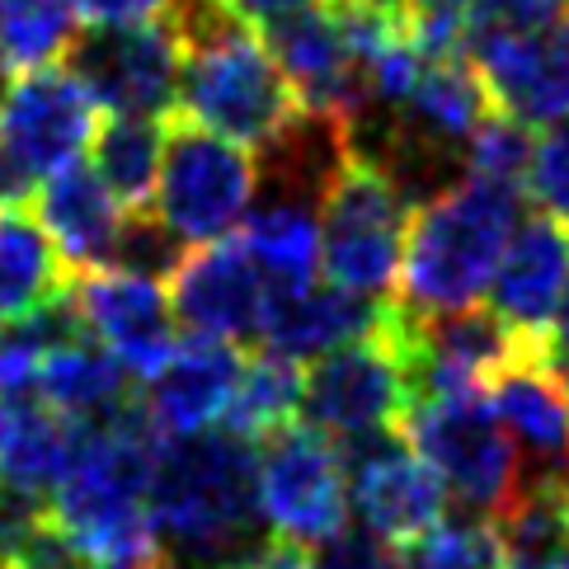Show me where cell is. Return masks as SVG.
Masks as SVG:
<instances>
[{"label": "cell", "mask_w": 569, "mask_h": 569, "mask_svg": "<svg viewBox=\"0 0 569 569\" xmlns=\"http://www.w3.org/2000/svg\"><path fill=\"white\" fill-rule=\"evenodd\" d=\"M269 527L254 490V442L231 429L160 438L151 471V551L160 569H246Z\"/></svg>", "instance_id": "obj_1"}, {"label": "cell", "mask_w": 569, "mask_h": 569, "mask_svg": "<svg viewBox=\"0 0 569 569\" xmlns=\"http://www.w3.org/2000/svg\"><path fill=\"white\" fill-rule=\"evenodd\" d=\"M170 19L184 38V71H179L184 123L269 156L307 113L263 33L240 24L217 0H179Z\"/></svg>", "instance_id": "obj_2"}, {"label": "cell", "mask_w": 569, "mask_h": 569, "mask_svg": "<svg viewBox=\"0 0 569 569\" xmlns=\"http://www.w3.org/2000/svg\"><path fill=\"white\" fill-rule=\"evenodd\" d=\"M522 221V189L480 174H457L423 198L405 236L396 307L415 320L476 311Z\"/></svg>", "instance_id": "obj_3"}, {"label": "cell", "mask_w": 569, "mask_h": 569, "mask_svg": "<svg viewBox=\"0 0 569 569\" xmlns=\"http://www.w3.org/2000/svg\"><path fill=\"white\" fill-rule=\"evenodd\" d=\"M160 433L141 410L90 423L76 438L48 522L86 560H156L151 551V471Z\"/></svg>", "instance_id": "obj_4"}, {"label": "cell", "mask_w": 569, "mask_h": 569, "mask_svg": "<svg viewBox=\"0 0 569 569\" xmlns=\"http://www.w3.org/2000/svg\"><path fill=\"white\" fill-rule=\"evenodd\" d=\"M415 343L419 320L391 301L368 339H353L301 368V419L339 447L400 433L415 405Z\"/></svg>", "instance_id": "obj_5"}, {"label": "cell", "mask_w": 569, "mask_h": 569, "mask_svg": "<svg viewBox=\"0 0 569 569\" xmlns=\"http://www.w3.org/2000/svg\"><path fill=\"white\" fill-rule=\"evenodd\" d=\"M415 198L391 174L362 156L343 166L320 198V273L330 288L386 301L400 282L405 236H410Z\"/></svg>", "instance_id": "obj_6"}, {"label": "cell", "mask_w": 569, "mask_h": 569, "mask_svg": "<svg viewBox=\"0 0 569 569\" xmlns=\"http://www.w3.org/2000/svg\"><path fill=\"white\" fill-rule=\"evenodd\" d=\"M400 433L429 461V471L442 480L447 499L461 503V513L499 518L527 490L522 457L495 419L485 391L415 396Z\"/></svg>", "instance_id": "obj_7"}, {"label": "cell", "mask_w": 569, "mask_h": 569, "mask_svg": "<svg viewBox=\"0 0 569 569\" xmlns=\"http://www.w3.org/2000/svg\"><path fill=\"white\" fill-rule=\"evenodd\" d=\"M254 151L193 123L166 128V160H160L151 217L184 254L231 240L254 212Z\"/></svg>", "instance_id": "obj_8"}, {"label": "cell", "mask_w": 569, "mask_h": 569, "mask_svg": "<svg viewBox=\"0 0 569 569\" xmlns=\"http://www.w3.org/2000/svg\"><path fill=\"white\" fill-rule=\"evenodd\" d=\"M94 99L67 67L19 71L0 94V208H24L94 141Z\"/></svg>", "instance_id": "obj_9"}, {"label": "cell", "mask_w": 569, "mask_h": 569, "mask_svg": "<svg viewBox=\"0 0 569 569\" xmlns=\"http://www.w3.org/2000/svg\"><path fill=\"white\" fill-rule=\"evenodd\" d=\"M254 490L269 537L307 551L339 541L353 522L343 447L307 419L254 442Z\"/></svg>", "instance_id": "obj_10"}, {"label": "cell", "mask_w": 569, "mask_h": 569, "mask_svg": "<svg viewBox=\"0 0 569 569\" xmlns=\"http://www.w3.org/2000/svg\"><path fill=\"white\" fill-rule=\"evenodd\" d=\"M67 71L94 109L113 118H166L179 109V71H184V38L174 19L151 24H90L76 33Z\"/></svg>", "instance_id": "obj_11"}, {"label": "cell", "mask_w": 569, "mask_h": 569, "mask_svg": "<svg viewBox=\"0 0 569 569\" xmlns=\"http://www.w3.org/2000/svg\"><path fill=\"white\" fill-rule=\"evenodd\" d=\"M343 461H349V508L358 527L391 551L419 541L429 527L447 518L442 480L405 442V433L362 438L343 447Z\"/></svg>", "instance_id": "obj_12"}, {"label": "cell", "mask_w": 569, "mask_h": 569, "mask_svg": "<svg viewBox=\"0 0 569 569\" xmlns=\"http://www.w3.org/2000/svg\"><path fill=\"white\" fill-rule=\"evenodd\" d=\"M71 307L80 330L123 362L137 381H147L179 343V320L170 307L166 278L132 269H99L71 288Z\"/></svg>", "instance_id": "obj_13"}, {"label": "cell", "mask_w": 569, "mask_h": 569, "mask_svg": "<svg viewBox=\"0 0 569 569\" xmlns=\"http://www.w3.org/2000/svg\"><path fill=\"white\" fill-rule=\"evenodd\" d=\"M240 372H246V353L240 343L221 339H179L170 358L141 381L137 410L160 438H193L212 433L227 423Z\"/></svg>", "instance_id": "obj_14"}, {"label": "cell", "mask_w": 569, "mask_h": 569, "mask_svg": "<svg viewBox=\"0 0 569 569\" xmlns=\"http://www.w3.org/2000/svg\"><path fill=\"white\" fill-rule=\"evenodd\" d=\"M170 307L179 330L198 339L246 343L259 339L269 311V282L254 269L240 240L189 250L170 273Z\"/></svg>", "instance_id": "obj_15"}, {"label": "cell", "mask_w": 569, "mask_h": 569, "mask_svg": "<svg viewBox=\"0 0 569 569\" xmlns=\"http://www.w3.org/2000/svg\"><path fill=\"white\" fill-rule=\"evenodd\" d=\"M485 297H490L485 307L518 339L546 349L551 325L569 297V227L565 221L541 217V212L522 217Z\"/></svg>", "instance_id": "obj_16"}, {"label": "cell", "mask_w": 569, "mask_h": 569, "mask_svg": "<svg viewBox=\"0 0 569 569\" xmlns=\"http://www.w3.org/2000/svg\"><path fill=\"white\" fill-rule=\"evenodd\" d=\"M490 90V104L522 128H551L569 118V19L522 33L499 38V43H480L466 52Z\"/></svg>", "instance_id": "obj_17"}, {"label": "cell", "mask_w": 569, "mask_h": 569, "mask_svg": "<svg viewBox=\"0 0 569 569\" xmlns=\"http://www.w3.org/2000/svg\"><path fill=\"white\" fill-rule=\"evenodd\" d=\"M485 400L503 423V433L513 438L527 480H556L569 466V400L546 349L508 362L485 386Z\"/></svg>", "instance_id": "obj_18"}, {"label": "cell", "mask_w": 569, "mask_h": 569, "mask_svg": "<svg viewBox=\"0 0 569 569\" xmlns=\"http://www.w3.org/2000/svg\"><path fill=\"white\" fill-rule=\"evenodd\" d=\"M33 208H38L33 212L38 227L48 231L67 269L99 273V269H113L118 254H123L132 212L118 208L113 193L99 184V174L90 166H80V160L71 170L52 174L33 193Z\"/></svg>", "instance_id": "obj_19"}, {"label": "cell", "mask_w": 569, "mask_h": 569, "mask_svg": "<svg viewBox=\"0 0 569 569\" xmlns=\"http://www.w3.org/2000/svg\"><path fill=\"white\" fill-rule=\"evenodd\" d=\"M386 311H391V301H368V297L339 292L330 282H316L311 292L269 297L259 343L263 353H278L297 362V368H307V362L343 349V343L368 339L386 320Z\"/></svg>", "instance_id": "obj_20"}, {"label": "cell", "mask_w": 569, "mask_h": 569, "mask_svg": "<svg viewBox=\"0 0 569 569\" xmlns=\"http://www.w3.org/2000/svg\"><path fill=\"white\" fill-rule=\"evenodd\" d=\"M33 400L62 415L67 423L90 429V423H109L137 410V377L80 330L48 353Z\"/></svg>", "instance_id": "obj_21"}, {"label": "cell", "mask_w": 569, "mask_h": 569, "mask_svg": "<svg viewBox=\"0 0 569 569\" xmlns=\"http://www.w3.org/2000/svg\"><path fill=\"white\" fill-rule=\"evenodd\" d=\"M80 423H67L38 400H0V495L48 508L76 452Z\"/></svg>", "instance_id": "obj_22"}, {"label": "cell", "mask_w": 569, "mask_h": 569, "mask_svg": "<svg viewBox=\"0 0 569 569\" xmlns=\"http://www.w3.org/2000/svg\"><path fill=\"white\" fill-rule=\"evenodd\" d=\"M71 269L24 208H0V330L71 292Z\"/></svg>", "instance_id": "obj_23"}, {"label": "cell", "mask_w": 569, "mask_h": 569, "mask_svg": "<svg viewBox=\"0 0 569 569\" xmlns=\"http://www.w3.org/2000/svg\"><path fill=\"white\" fill-rule=\"evenodd\" d=\"M160 160H166V123L160 118H109L94 132L90 170L113 193L118 208L132 217L151 212Z\"/></svg>", "instance_id": "obj_24"}, {"label": "cell", "mask_w": 569, "mask_h": 569, "mask_svg": "<svg viewBox=\"0 0 569 569\" xmlns=\"http://www.w3.org/2000/svg\"><path fill=\"white\" fill-rule=\"evenodd\" d=\"M301 419V368L278 353H254L246 358V372H240L231 415L221 429H231L250 442H263L269 433L288 429Z\"/></svg>", "instance_id": "obj_25"}, {"label": "cell", "mask_w": 569, "mask_h": 569, "mask_svg": "<svg viewBox=\"0 0 569 569\" xmlns=\"http://www.w3.org/2000/svg\"><path fill=\"white\" fill-rule=\"evenodd\" d=\"M508 569H556L569 556V527L560 513L556 480H527L508 513L495 518Z\"/></svg>", "instance_id": "obj_26"}, {"label": "cell", "mask_w": 569, "mask_h": 569, "mask_svg": "<svg viewBox=\"0 0 569 569\" xmlns=\"http://www.w3.org/2000/svg\"><path fill=\"white\" fill-rule=\"evenodd\" d=\"M76 0H0V48L14 71H43L76 43Z\"/></svg>", "instance_id": "obj_27"}, {"label": "cell", "mask_w": 569, "mask_h": 569, "mask_svg": "<svg viewBox=\"0 0 569 569\" xmlns=\"http://www.w3.org/2000/svg\"><path fill=\"white\" fill-rule=\"evenodd\" d=\"M396 565L400 569H508L499 522L480 513L442 518L419 541L400 546Z\"/></svg>", "instance_id": "obj_28"}, {"label": "cell", "mask_w": 569, "mask_h": 569, "mask_svg": "<svg viewBox=\"0 0 569 569\" xmlns=\"http://www.w3.org/2000/svg\"><path fill=\"white\" fill-rule=\"evenodd\" d=\"M527 160H532V128H522L518 118L495 109L480 123V132L471 137V147H466L461 174H480V179H495V184H518L522 189Z\"/></svg>", "instance_id": "obj_29"}, {"label": "cell", "mask_w": 569, "mask_h": 569, "mask_svg": "<svg viewBox=\"0 0 569 569\" xmlns=\"http://www.w3.org/2000/svg\"><path fill=\"white\" fill-rule=\"evenodd\" d=\"M560 19H565V0H471L461 52H471L480 43H499V38L541 33L560 24Z\"/></svg>", "instance_id": "obj_30"}, {"label": "cell", "mask_w": 569, "mask_h": 569, "mask_svg": "<svg viewBox=\"0 0 569 569\" xmlns=\"http://www.w3.org/2000/svg\"><path fill=\"white\" fill-rule=\"evenodd\" d=\"M522 193L537 202L541 217H556L569 227V118L532 137V160H527Z\"/></svg>", "instance_id": "obj_31"}, {"label": "cell", "mask_w": 569, "mask_h": 569, "mask_svg": "<svg viewBox=\"0 0 569 569\" xmlns=\"http://www.w3.org/2000/svg\"><path fill=\"white\" fill-rule=\"evenodd\" d=\"M179 0H76V10L90 24H151V19H170Z\"/></svg>", "instance_id": "obj_32"}, {"label": "cell", "mask_w": 569, "mask_h": 569, "mask_svg": "<svg viewBox=\"0 0 569 569\" xmlns=\"http://www.w3.org/2000/svg\"><path fill=\"white\" fill-rule=\"evenodd\" d=\"M227 14H236L240 24H250V29H269L273 19L282 14H292V10H307L316 6V0H217Z\"/></svg>", "instance_id": "obj_33"}, {"label": "cell", "mask_w": 569, "mask_h": 569, "mask_svg": "<svg viewBox=\"0 0 569 569\" xmlns=\"http://www.w3.org/2000/svg\"><path fill=\"white\" fill-rule=\"evenodd\" d=\"M565 353H569V297L551 325V339H546V358H565Z\"/></svg>", "instance_id": "obj_34"}, {"label": "cell", "mask_w": 569, "mask_h": 569, "mask_svg": "<svg viewBox=\"0 0 569 569\" xmlns=\"http://www.w3.org/2000/svg\"><path fill=\"white\" fill-rule=\"evenodd\" d=\"M71 569H160L156 560H86L80 556Z\"/></svg>", "instance_id": "obj_35"}, {"label": "cell", "mask_w": 569, "mask_h": 569, "mask_svg": "<svg viewBox=\"0 0 569 569\" xmlns=\"http://www.w3.org/2000/svg\"><path fill=\"white\" fill-rule=\"evenodd\" d=\"M358 6H368L377 14H391V19H400V24H405V14L415 10V0H358Z\"/></svg>", "instance_id": "obj_36"}, {"label": "cell", "mask_w": 569, "mask_h": 569, "mask_svg": "<svg viewBox=\"0 0 569 569\" xmlns=\"http://www.w3.org/2000/svg\"><path fill=\"white\" fill-rule=\"evenodd\" d=\"M556 495H560V513H565V527H569V466L556 476Z\"/></svg>", "instance_id": "obj_37"}, {"label": "cell", "mask_w": 569, "mask_h": 569, "mask_svg": "<svg viewBox=\"0 0 569 569\" xmlns=\"http://www.w3.org/2000/svg\"><path fill=\"white\" fill-rule=\"evenodd\" d=\"M551 368H556V377H560V386H565V400H569V353H565V358H551Z\"/></svg>", "instance_id": "obj_38"}, {"label": "cell", "mask_w": 569, "mask_h": 569, "mask_svg": "<svg viewBox=\"0 0 569 569\" xmlns=\"http://www.w3.org/2000/svg\"><path fill=\"white\" fill-rule=\"evenodd\" d=\"M10 71H14V67H10V57H6V48H0V94H6V90H10V80H14Z\"/></svg>", "instance_id": "obj_39"}, {"label": "cell", "mask_w": 569, "mask_h": 569, "mask_svg": "<svg viewBox=\"0 0 569 569\" xmlns=\"http://www.w3.org/2000/svg\"><path fill=\"white\" fill-rule=\"evenodd\" d=\"M556 569H569V556H565V560H560V565H556Z\"/></svg>", "instance_id": "obj_40"}, {"label": "cell", "mask_w": 569, "mask_h": 569, "mask_svg": "<svg viewBox=\"0 0 569 569\" xmlns=\"http://www.w3.org/2000/svg\"><path fill=\"white\" fill-rule=\"evenodd\" d=\"M565 10H569V0H565Z\"/></svg>", "instance_id": "obj_41"}]
</instances>
